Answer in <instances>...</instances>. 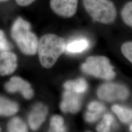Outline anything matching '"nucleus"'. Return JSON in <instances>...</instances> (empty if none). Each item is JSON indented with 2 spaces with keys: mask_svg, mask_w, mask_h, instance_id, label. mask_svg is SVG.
Returning a JSON list of instances; mask_svg holds the SVG:
<instances>
[{
  "mask_svg": "<svg viewBox=\"0 0 132 132\" xmlns=\"http://www.w3.org/2000/svg\"><path fill=\"white\" fill-rule=\"evenodd\" d=\"M65 42L63 38L53 34L44 35L38 42L37 48L42 66L46 68L52 67L65 52Z\"/></svg>",
  "mask_w": 132,
  "mask_h": 132,
  "instance_id": "nucleus-1",
  "label": "nucleus"
},
{
  "mask_svg": "<svg viewBox=\"0 0 132 132\" xmlns=\"http://www.w3.org/2000/svg\"><path fill=\"white\" fill-rule=\"evenodd\" d=\"M11 35L23 53L28 55L36 53L39 41L31 31V26L28 22L21 17L18 18L11 28Z\"/></svg>",
  "mask_w": 132,
  "mask_h": 132,
  "instance_id": "nucleus-2",
  "label": "nucleus"
},
{
  "mask_svg": "<svg viewBox=\"0 0 132 132\" xmlns=\"http://www.w3.org/2000/svg\"><path fill=\"white\" fill-rule=\"evenodd\" d=\"M86 11L94 21L104 24H111L117 17V10L110 0H83Z\"/></svg>",
  "mask_w": 132,
  "mask_h": 132,
  "instance_id": "nucleus-3",
  "label": "nucleus"
},
{
  "mask_svg": "<svg viewBox=\"0 0 132 132\" xmlns=\"http://www.w3.org/2000/svg\"><path fill=\"white\" fill-rule=\"evenodd\" d=\"M81 70L87 74L105 80H111L116 76L113 67L106 57H89L82 65Z\"/></svg>",
  "mask_w": 132,
  "mask_h": 132,
  "instance_id": "nucleus-4",
  "label": "nucleus"
},
{
  "mask_svg": "<svg viewBox=\"0 0 132 132\" xmlns=\"http://www.w3.org/2000/svg\"><path fill=\"white\" fill-rule=\"evenodd\" d=\"M129 93L124 86L118 84H105L99 87L97 95L100 99L107 101H113L126 99Z\"/></svg>",
  "mask_w": 132,
  "mask_h": 132,
  "instance_id": "nucleus-5",
  "label": "nucleus"
},
{
  "mask_svg": "<svg viewBox=\"0 0 132 132\" xmlns=\"http://www.w3.org/2000/svg\"><path fill=\"white\" fill-rule=\"evenodd\" d=\"M78 0H51L50 6L57 15L64 18H70L76 12Z\"/></svg>",
  "mask_w": 132,
  "mask_h": 132,
  "instance_id": "nucleus-6",
  "label": "nucleus"
},
{
  "mask_svg": "<svg viewBox=\"0 0 132 132\" xmlns=\"http://www.w3.org/2000/svg\"><path fill=\"white\" fill-rule=\"evenodd\" d=\"M5 89L11 94L20 92L24 98L30 99L34 95L31 85L26 81L18 76H13L5 85Z\"/></svg>",
  "mask_w": 132,
  "mask_h": 132,
  "instance_id": "nucleus-7",
  "label": "nucleus"
},
{
  "mask_svg": "<svg viewBox=\"0 0 132 132\" xmlns=\"http://www.w3.org/2000/svg\"><path fill=\"white\" fill-rule=\"evenodd\" d=\"M79 94L68 90L63 95V100L60 104V109L64 113H75L78 112L81 106V99Z\"/></svg>",
  "mask_w": 132,
  "mask_h": 132,
  "instance_id": "nucleus-8",
  "label": "nucleus"
},
{
  "mask_svg": "<svg viewBox=\"0 0 132 132\" xmlns=\"http://www.w3.org/2000/svg\"><path fill=\"white\" fill-rule=\"evenodd\" d=\"M48 113L47 107L42 103L36 104L28 116V123L33 130H36L45 121Z\"/></svg>",
  "mask_w": 132,
  "mask_h": 132,
  "instance_id": "nucleus-9",
  "label": "nucleus"
},
{
  "mask_svg": "<svg viewBox=\"0 0 132 132\" xmlns=\"http://www.w3.org/2000/svg\"><path fill=\"white\" fill-rule=\"evenodd\" d=\"M17 58L13 52H2L0 53V76H9L16 70Z\"/></svg>",
  "mask_w": 132,
  "mask_h": 132,
  "instance_id": "nucleus-10",
  "label": "nucleus"
},
{
  "mask_svg": "<svg viewBox=\"0 0 132 132\" xmlns=\"http://www.w3.org/2000/svg\"><path fill=\"white\" fill-rule=\"evenodd\" d=\"M19 105L12 100L0 96V116L10 117L17 113Z\"/></svg>",
  "mask_w": 132,
  "mask_h": 132,
  "instance_id": "nucleus-11",
  "label": "nucleus"
},
{
  "mask_svg": "<svg viewBox=\"0 0 132 132\" xmlns=\"http://www.w3.org/2000/svg\"><path fill=\"white\" fill-rule=\"evenodd\" d=\"M66 90H71L78 94L85 92L88 89V84L83 78H79L75 81H69L64 85Z\"/></svg>",
  "mask_w": 132,
  "mask_h": 132,
  "instance_id": "nucleus-12",
  "label": "nucleus"
},
{
  "mask_svg": "<svg viewBox=\"0 0 132 132\" xmlns=\"http://www.w3.org/2000/svg\"><path fill=\"white\" fill-rule=\"evenodd\" d=\"M89 42L85 39H81L69 43L66 47L67 52L70 53H77L84 51L89 47Z\"/></svg>",
  "mask_w": 132,
  "mask_h": 132,
  "instance_id": "nucleus-13",
  "label": "nucleus"
},
{
  "mask_svg": "<svg viewBox=\"0 0 132 132\" xmlns=\"http://www.w3.org/2000/svg\"><path fill=\"white\" fill-rule=\"evenodd\" d=\"M112 109L121 122L127 123L132 120V111L131 109L118 105H113Z\"/></svg>",
  "mask_w": 132,
  "mask_h": 132,
  "instance_id": "nucleus-14",
  "label": "nucleus"
},
{
  "mask_svg": "<svg viewBox=\"0 0 132 132\" xmlns=\"http://www.w3.org/2000/svg\"><path fill=\"white\" fill-rule=\"evenodd\" d=\"M7 129L9 132H27L28 128L25 123L18 117L12 118L8 123Z\"/></svg>",
  "mask_w": 132,
  "mask_h": 132,
  "instance_id": "nucleus-15",
  "label": "nucleus"
},
{
  "mask_svg": "<svg viewBox=\"0 0 132 132\" xmlns=\"http://www.w3.org/2000/svg\"><path fill=\"white\" fill-rule=\"evenodd\" d=\"M113 117L110 113L105 114L102 120L98 124L96 130L98 132H110L111 128L114 123Z\"/></svg>",
  "mask_w": 132,
  "mask_h": 132,
  "instance_id": "nucleus-16",
  "label": "nucleus"
},
{
  "mask_svg": "<svg viewBox=\"0 0 132 132\" xmlns=\"http://www.w3.org/2000/svg\"><path fill=\"white\" fill-rule=\"evenodd\" d=\"M50 131L51 132H65L66 128L64 126V120L61 117L55 115L53 116L50 122Z\"/></svg>",
  "mask_w": 132,
  "mask_h": 132,
  "instance_id": "nucleus-17",
  "label": "nucleus"
},
{
  "mask_svg": "<svg viewBox=\"0 0 132 132\" xmlns=\"http://www.w3.org/2000/svg\"><path fill=\"white\" fill-rule=\"evenodd\" d=\"M121 15L123 21L128 26H132V2L130 1L126 3L123 7Z\"/></svg>",
  "mask_w": 132,
  "mask_h": 132,
  "instance_id": "nucleus-18",
  "label": "nucleus"
},
{
  "mask_svg": "<svg viewBox=\"0 0 132 132\" xmlns=\"http://www.w3.org/2000/svg\"><path fill=\"white\" fill-rule=\"evenodd\" d=\"M121 50L123 54L127 58L129 61L132 62V42H128L124 43L122 46Z\"/></svg>",
  "mask_w": 132,
  "mask_h": 132,
  "instance_id": "nucleus-19",
  "label": "nucleus"
},
{
  "mask_svg": "<svg viewBox=\"0 0 132 132\" xmlns=\"http://www.w3.org/2000/svg\"><path fill=\"white\" fill-rule=\"evenodd\" d=\"M11 46L7 41L5 36V33L0 30V51H9L11 49Z\"/></svg>",
  "mask_w": 132,
  "mask_h": 132,
  "instance_id": "nucleus-20",
  "label": "nucleus"
},
{
  "mask_svg": "<svg viewBox=\"0 0 132 132\" xmlns=\"http://www.w3.org/2000/svg\"><path fill=\"white\" fill-rule=\"evenodd\" d=\"M88 111L103 113L106 108L103 104L97 101L92 102L88 106Z\"/></svg>",
  "mask_w": 132,
  "mask_h": 132,
  "instance_id": "nucleus-21",
  "label": "nucleus"
},
{
  "mask_svg": "<svg viewBox=\"0 0 132 132\" xmlns=\"http://www.w3.org/2000/svg\"><path fill=\"white\" fill-rule=\"evenodd\" d=\"M102 113L99 112L88 111L85 113V120L88 122H94L100 118Z\"/></svg>",
  "mask_w": 132,
  "mask_h": 132,
  "instance_id": "nucleus-22",
  "label": "nucleus"
},
{
  "mask_svg": "<svg viewBox=\"0 0 132 132\" xmlns=\"http://www.w3.org/2000/svg\"><path fill=\"white\" fill-rule=\"evenodd\" d=\"M35 0H15L16 3L21 6H26L31 5Z\"/></svg>",
  "mask_w": 132,
  "mask_h": 132,
  "instance_id": "nucleus-23",
  "label": "nucleus"
},
{
  "mask_svg": "<svg viewBox=\"0 0 132 132\" xmlns=\"http://www.w3.org/2000/svg\"><path fill=\"white\" fill-rule=\"evenodd\" d=\"M9 0H0V2H5V1H7Z\"/></svg>",
  "mask_w": 132,
  "mask_h": 132,
  "instance_id": "nucleus-24",
  "label": "nucleus"
},
{
  "mask_svg": "<svg viewBox=\"0 0 132 132\" xmlns=\"http://www.w3.org/2000/svg\"><path fill=\"white\" fill-rule=\"evenodd\" d=\"M130 130L131 131H132V125H131V126H130Z\"/></svg>",
  "mask_w": 132,
  "mask_h": 132,
  "instance_id": "nucleus-25",
  "label": "nucleus"
},
{
  "mask_svg": "<svg viewBox=\"0 0 132 132\" xmlns=\"http://www.w3.org/2000/svg\"><path fill=\"white\" fill-rule=\"evenodd\" d=\"M1 131V127H0V132Z\"/></svg>",
  "mask_w": 132,
  "mask_h": 132,
  "instance_id": "nucleus-26",
  "label": "nucleus"
}]
</instances>
